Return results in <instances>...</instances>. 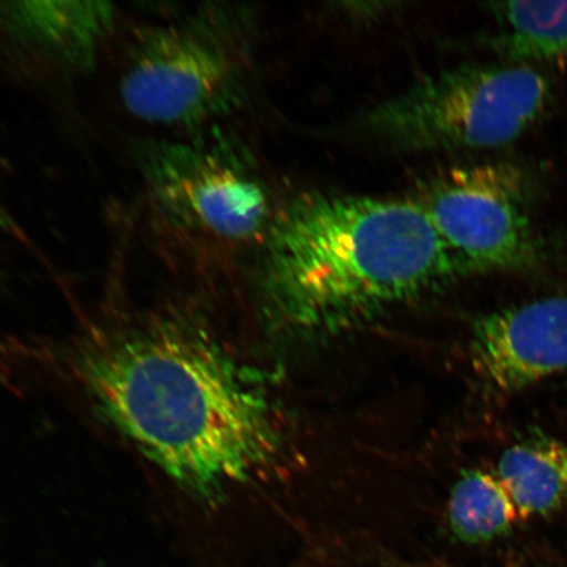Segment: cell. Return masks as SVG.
Here are the masks:
<instances>
[{
  "mask_svg": "<svg viewBox=\"0 0 567 567\" xmlns=\"http://www.w3.org/2000/svg\"><path fill=\"white\" fill-rule=\"evenodd\" d=\"M453 274L416 200L309 194L269 226L259 292L275 330L323 337L371 321Z\"/></svg>",
  "mask_w": 567,
  "mask_h": 567,
  "instance_id": "2",
  "label": "cell"
},
{
  "mask_svg": "<svg viewBox=\"0 0 567 567\" xmlns=\"http://www.w3.org/2000/svg\"><path fill=\"white\" fill-rule=\"evenodd\" d=\"M244 70L236 19L209 6L134 33L118 99L138 122L189 132L236 104Z\"/></svg>",
  "mask_w": 567,
  "mask_h": 567,
  "instance_id": "3",
  "label": "cell"
},
{
  "mask_svg": "<svg viewBox=\"0 0 567 567\" xmlns=\"http://www.w3.org/2000/svg\"><path fill=\"white\" fill-rule=\"evenodd\" d=\"M141 172L148 224L175 251L203 243H245L267 224L264 187L221 145L158 142L144 153Z\"/></svg>",
  "mask_w": 567,
  "mask_h": 567,
  "instance_id": "5",
  "label": "cell"
},
{
  "mask_svg": "<svg viewBox=\"0 0 567 567\" xmlns=\"http://www.w3.org/2000/svg\"><path fill=\"white\" fill-rule=\"evenodd\" d=\"M69 371L103 420L198 506L215 509L284 451L264 381L186 305L102 326Z\"/></svg>",
  "mask_w": 567,
  "mask_h": 567,
  "instance_id": "1",
  "label": "cell"
},
{
  "mask_svg": "<svg viewBox=\"0 0 567 567\" xmlns=\"http://www.w3.org/2000/svg\"><path fill=\"white\" fill-rule=\"evenodd\" d=\"M471 353L480 378L502 393L567 371V297L514 305L480 318Z\"/></svg>",
  "mask_w": 567,
  "mask_h": 567,
  "instance_id": "8",
  "label": "cell"
},
{
  "mask_svg": "<svg viewBox=\"0 0 567 567\" xmlns=\"http://www.w3.org/2000/svg\"><path fill=\"white\" fill-rule=\"evenodd\" d=\"M549 97L547 78L534 68H460L425 78L375 106L367 126L402 151L494 148L520 137Z\"/></svg>",
  "mask_w": 567,
  "mask_h": 567,
  "instance_id": "4",
  "label": "cell"
},
{
  "mask_svg": "<svg viewBox=\"0 0 567 567\" xmlns=\"http://www.w3.org/2000/svg\"><path fill=\"white\" fill-rule=\"evenodd\" d=\"M505 21L501 45L515 61L567 59V0H522L494 6Z\"/></svg>",
  "mask_w": 567,
  "mask_h": 567,
  "instance_id": "11",
  "label": "cell"
},
{
  "mask_svg": "<svg viewBox=\"0 0 567 567\" xmlns=\"http://www.w3.org/2000/svg\"><path fill=\"white\" fill-rule=\"evenodd\" d=\"M519 514L495 473L473 470L456 482L446 506L453 537L464 544H484L506 535Z\"/></svg>",
  "mask_w": 567,
  "mask_h": 567,
  "instance_id": "10",
  "label": "cell"
},
{
  "mask_svg": "<svg viewBox=\"0 0 567 567\" xmlns=\"http://www.w3.org/2000/svg\"><path fill=\"white\" fill-rule=\"evenodd\" d=\"M495 474L520 520L550 514L567 496V444L536 432L503 452Z\"/></svg>",
  "mask_w": 567,
  "mask_h": 567,
  "instance_id": "9",
  "label": "cell"
},
{
  "mask_svg": "<svg viewBox=\"0 0 567 567\" xmlns=\"http://www.w3.org/2000/svg\"><path fill=\"white\" fill-rule=\"evenodd\" d=\"M118 17L117 7L109 2H0V53L20 74L76 80L96 68Z\"/></svg>",
  "mask_w": 567,
  "mask_h": 567,
  "instance_id": "7",
  "label": "cell"
},
{
  "mask_svg": "<svg viewBox=\"0 0 567 567\" xmlns=\"http://www.w3.org/2000/svg\"><path fill=\"white\" fill-rule=\"evenodd\" d=\"M458 272L522 271L538 260L526 183L506 163L452 168L416 200Z\"/></svg>",
  "mask_w": 567,
  "mask_h": 567,
  "instance_id": "6",
  "label": "cell"
}]
</instances>
